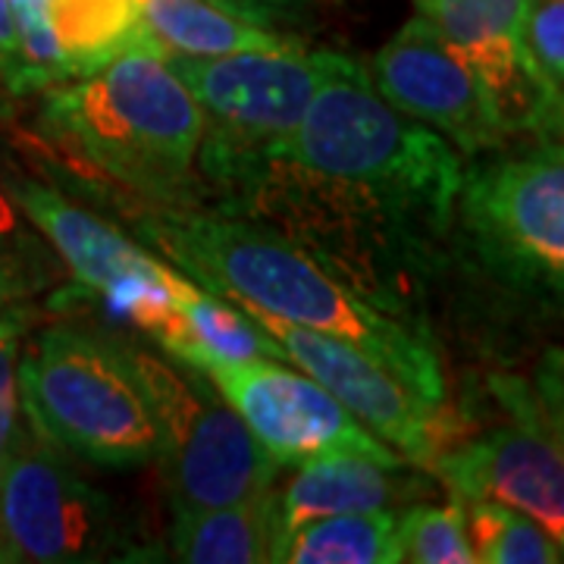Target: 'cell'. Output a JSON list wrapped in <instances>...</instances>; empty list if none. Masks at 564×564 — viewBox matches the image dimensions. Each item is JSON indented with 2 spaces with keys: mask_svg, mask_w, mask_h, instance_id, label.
<instances>
[{
  "mask_svg": "<svg viewBox=\"0 0 564 564\" xmlns=\"http://www.w3.org/2000/svg\"><path fill=\"white\" fill-rule=\"evenodd\" d=\"M395 511L326 514L295 527L280 562L292 564H399Z\"/></svg>",
  "mask_w": 564,
  "mask_h": 564,
  "instance_id": "ffe728a7",
  "label": "cell"
},
{
  "mask_svg": "<svg viewBox=\"0 0 564 564\" xmlns=\"http://www.w3.org/2000/svg\"><path fill=\"white\" fill-rule=\"evenodd\" d=\"M0 462H3V458H0Z\"/></svg>",
  "mask_w": 564,
  "mask_h": 564,
  "instance_id": "f1b7e54d",
  "label": "cell"
},
{
  "mask_svg": "<svg viewBox=\"0 0 564 564\" xmlns=\"http://www.w3.org/2000/svg\"><path fill=\"white\" fill-rule=\"evenodd\" d=\"M0 82L13 91H32L10 0H0Z\"/></svg>",
  "mask_w": 564,
  "mask_h": 564,
  "instance_id": "4316f807",
  "label": "cell"
},
{
  "mask_svg": "<svg viewBox=\"0 0 564 564\" xmlns=\"http://www.w3.org/2000/svg\"><path fill=\"white\" fill-rule=\"evenodd\" d=\"M270 154L358 185L433 236L452 220L464 180L462 154L383 101L361 63L336 51L299 126Z\"/></svg>",
  "mask_w": 564,
  "mask_h": 564,
  "instance_id": "7a4b0ae2",
  "label": "cell"
},
{
  "mask_svg": "<svg viewBox=\"0 0 564 564\" xmlns=\"http://www.w3.org/2000/svg\"><path fill=\"white\" fill-rule=\"evenodd\" d=\"M161 47H126L44 101V126L110 180L161 207L198 188L204 113Z\"/></svg>",
  "mask_w": 564,
  "mask_h": 564,
  "instance_id": "3957f363",
  "label": "cell"
},
{
  "mask_svg": "<svg viewBox=\"0 0 564 564\" xmlns=\"http://www.w3.org/2000/svg\"><path fill=\"white\" fill-rule=\"evenodd\" d=\"M524 7L527 0H414V10L484 79L508 132H540L552 141L562 132V120L545 107L527 73Z\"/></svg>",
  "mask_w": 564,
  "mask_h": 564,
  "instance_id": "5bb4252c",
  "label": "cell"
},
{
  "mask_svg": "<svg viewBox=\"0 0 564 564\" xmlns=\"http://www.w3.org/2000/svg\"><path fill=\"white\" fill-rule=\"evenodd\" d=\"M202 373L236 408L245 426L280 467H299L336 452L404 464L392 445L373 436L317 380L282 367L276 358L210 364Z\"/></svg>",
  "mask_w": 564,
  "mask_h": 564,
  "instance_id": "30bf717a",
  "label": "cell"
},
{
  "mask_svg": "<svg viewBox=\"0 0 564 564\" xmlns=\"http://www.w3.org/2000/svg\"><path fill=\"white\" fill-rule=\"evenodd\" d=\"M20 343H17V321L0 314V458L17 443L25 426L20 417Z\"/></svg>",
  "mask_w": 564,
  "mask_h": 564,
  "instance_id": "d4e9b609",
  "label": "cell"
},
{
  "mask_svg": "<svg viewBox=\"0 0 564 564\" xmlns=\"http://www.w3.org/2000/svg\"><path fill=\"white\" fill-rule=\"evenodd\" d=\"M524 63L543 104L562 120L564 107V0H527L521 22Z\"/></svg>",
  "mask_w": 564,
  "mask_h": 564,
  "instance_id": "cb8c5ba5",
  "label": "cell"
},
{
  "mask_svg": "<svg viewBox=\"0 0 564 564\" xmlns=\"http://www.w3.org/2000/svg\"><path fill=\"white\" fill-rule=\"evenodd\" d=\"M126 358L158 423V462L173 511L220 508L276 486L280 464L232 404L154 355L126 348Z\"/></svg>",
  "mask_w": 564,
  "mask_h": 564,
  "instance_id": "5b68a950",
  "label": "cell"
},
{
  "mask_svg": "<svg viewBox=\"0 0 564 564\" xmlns=\"http://www.w3.org/2000/svg\"><path fill=\"white\" fill-rule=\"evenodd\" d=\"M141 25L163 54L180 57H226L242 51H280L304 44L292 32L245 22L210 0H135Z\"/></svg>",
  "mask_w": 564,
  "mask_h": 564,
  "instance_id": "ac0fdd59",
  "label": "cell"
},
{
  "mask_svg": "<svg viewBox=\"0 0 564 564\" xmlns=\"http://www.w3.org/2000/svg\"><path fill=\"white\" fill-rule=\"evenodd\" d=\"M20 402L47 443L98 467L158 458V423L126 348L73 326H51L20 355Z\"/></svg>",
  "mask_w": 564,
  "mask_h": 564,
  "instance_id": "277c9868",
  "label": "cell"
},
{
  "mask_svg": "<svg viewBox=\"0 0 564 564\" xmlns=\"http://www.w3.org/2000/svg\"><path fill=\"white\" fill-rule=\"evenodd\" d=\"M61 270V258L35 229V223L25 217L7 176H0V307L51 289Z\"/></svg>",
  "mask_w": 564,
  "mask_h": 564,
  "instance_id": "44dd1931",
  "label": "cell"
},
{
  "mask_svg": "<svg viewBox=\"0 0 564 564\" xmlns=\"http://www.w3.org/2000/svg\"><path fill=\"white\" fill-rule=\"evenodd\" d=\"M120 511L73 467L69 455L20 430L0 462V562L73 564L122 558Z\"/></svg>",
  "mask_w": 564,
  "mask_h": 564,
  "instance_id": "52a82bcc",
  "label": "cell"
},
{
  "mask_svg": "<svg viewBox=\"0 0 564 564\" xmlns=\"http://www.w3.org/2000/svg\"><path fill=\"white\" fill-rule=\"evenodd\" d=\"M455 204L489 270L514 285L562 295L564 161L558 141L464 173Z\"/></svg>",
  "mask_w": 564,
  "mask_h": 564,
  "instance_id": "ba28073f",
  "label": "cell"
},
{
  "mask_svg": "<svg viewBox=\"0 0 564 564\" xmlns=\"http://www.w3.org/2000/svg\"><path fill=\"white\" fill-rule=\"evenodd\" d=\"M399 562L474 564L464 505H411L395 521Z\"/></svg>",
  "mask_w": 564,
  "mask_h": 564,
  "instance_id": "603a6c76",
  "label": "cell"
},
{
  "mask_svg": "<svg viewBox=\"0 0 564 564\" xmlns=\"http://www.w3.org/2000/svg\"><path fill=\"white\" fill-rule=\"evenodd\" d=\"M139 236L207 292L355 345L423 399L445 404L443 367L426 329L364 299L276 229L210 210L158 207L139 220Z\"/></svg>",
  "mask_w": 564,
  "mask_h": 564,
  "instance_id": "6da1fadb",
  "label": "cell"
},
{
  "mask_svg": "<svg viewBox=\"0 0 564 564\" xmlns=\"http://www.w3.org/2000/svg\"><path fill=\"white\" fill-rule=\"evenodd\" d=\"M0 314H7V307H0Z\"/></svg>",
  "mask_w": 564,
  "mask_h": 564,
  "instance_id": "83f0119b",
  "label": "cell"
},
{
  "mask_svg": "<svg viewBox=\"0 0 564 564\" xmlns=\"http://www.w3.org/2000/svg\"><path fill=\"white\" fill-rule=\"evenodd\" d=\"M280 489H267L254 499L176 511L173 558L188 564H263L280 562L282 552Z\"/></svg>",
  "mask_w": 564,
  "mask_h": 564,
  "instance_id": "2e32d148",
  "label": "cell"
},
{
  "mask_svg": "<svg viewBox=\"0 0 564 564\" xmlns=\"http://www.w3.org/2000/svg\"><path fill=\"white\" fill-rule=\"evenodd\" d=\"M421 492L423 480L411 477L404 464H386L351 452L321 455L299 464V474L280 489L282 533L289 536L295 527L326 514L389 511Z\"/></svg>",
  "mask_w": 564,
  "mask_h": 564,
  "instance_id": "9a60e30c",
  "label": "cell"
},
{
  "mask_svg": "<svg viewBox=\"0 0 564 564\" xmlns=\"http://www.w3.org/2000/svg\"><path fill=\"white\" fill-rule=\"evenodd\" d=\"M210 3L239 20L276 32L311 29V22L317 20V0H210Z\"/></svg>",
  "mask_w": 564,
  "mask_h": 564,
  "instance_id": "484cf974",
  "label": "cell"
},
{
  "mask_svg": "<svg viewBox=\"0 0 564 564\" xmlns=\"http://www.w3.org/2000/svg\"><path fill=\"white\" fill-rule=\"evenodd\" d=\"M163 61L202 107L198 173L214 176L242 158L270 154L299 126L321 85L329 51L292 44L226 57L166 54Z\"/></svg>",
  "mask_w": 564,
  "mask_h": 564,
  "instance_id": "8992f818",
  "label": "cell"
},
{
  "mask_svg": "<svg viewBox=\"0 0 564 564\" xmlns=\"http://www.w3.org/2000/svg\"><path fill=\"white\" fill-rule=\"evenodd\" d=\"M69 82L95 73L126 47H158L141 25L135 0H44Z\"/></svg>",
  "mask_w": 564,
  "mask_h": 564,
  "instance_id": "d6986e66",
  "label": "cell"
},
{
  "mask_svg": "<svg viewBox=\"0 0 564 564\" xmlns=\"http://www.w3.org/2000/svg\"><path fill=\"white\" fill-rule=\"evenodd\" d=\"M7 182L69 276L173 355L182 343V321L163 285V261L144 254L113 223L73 204L57 188L29 176H7Z\"/></svg>",
  "mask_w": 564,
  "mask_h": 564,
  "instance_id": "9c48e42d",
  "label": "cell"
},
{
  "mask_svg": "<svg viewBox=\"0 0 564 564\" xmlns=\"http://www.w3.org/2000/svg\"><path fill=\"white\" fill-rule=\"evenodd\" d=\"M474 562L552 564L562 562V540L540 521L502 502H462Z\"/></svg>",
  "mask_w": 564,
  "mask_h": 564,
  "instance_id": "7402d4cb",
  "label": "cell"
},
{
  "mask_svg": "<svg viewBox=\"0 0 564 564\" xmlns=\"http://www.w3.org/2000/svg\"><path fill=\"white\" fill-rule=\"evenodd\" d=\"M367 76L383 101L436 129L458 154L502 148L511 135L484 79L421 13L386 41Z\"/></svg>",
  "mask_w": 564,
  "mask_h": 564,
  "instance_id": "4fadbf2b",
  "label": "cell"
},
{
  "mask_svg": "<svg viewBox=\"0 0 564 564\" xmlns=\"http://www.w3.org/2000/svg\"><path fill=\"white\" fill-rule=\"evenodd\" d=\"M502 402L514 411V423L492 426L462 443H445L430 462L455 502H502L564 540V458L558 433L521 386L499 383Z\"/></svg>",
  "mask_w": 564,
  "mask_h": 564,
  "instance_id": "7c38bea8",
  "label": "cell"
},
{
  "mask_svg": "<svg viewBox=\"0 0 564 564\" xmlns=\"http://www.w3.org/2000/svg\"><path fill=\"white\" fill-rule=\"evenodd\" d=\"M232 304L242 307L280 345L285 361L299 364L311 380H317L333 399H339L373 436L402 452L404 462L430 467L440 448L452 443L443 404L423 399L421 392H414L395 373H389L367 351L336 336L273 317L254 304Z\"/></svg>",
  "mask_w": 564,
  "mask_h": 564,
  "instance_id": "8fae6325",
  "label": "cell"
},
{
  "mask_svg": "<svg viewBox=\"0 0 564 564\" xmlns=\"http://www.w3.org/2000/svg\"><path fill=\"white\" fill-rule=\"evenodd\" d=\"M163 285L182 321V348L176 351L188 370L202 373L210 364L276 358L285 361L280 345L263 333L242 307L229 304L185 273L163 263Z\"/></svg>",
  "mask_w": 564,
  "mask_h": 564,
  "instance_id": "e0dca14e",
  "label": "cell"
}]
</instances>
